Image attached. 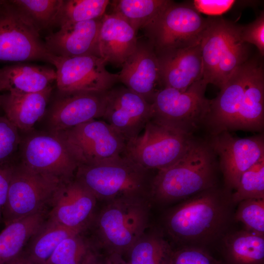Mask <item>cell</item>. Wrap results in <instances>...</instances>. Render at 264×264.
Returning a JSON list of instances; mask_svg holds the SVG:
<instances>
[{
	"label": "cell",
	"mask_w": 264,
	"mask_h": 264,
	"mask_svg": "<svg viewBox=\"0 0 264 264\" xmlns=\"http://www.w3.org/2000/svg\"><path fill=\"white\" fill-rule=\"evenodd\" d=\"M108 91L62 93L50 110L49 121L53 132H64L103 117Z\"/></svg>",
	"instance_id": "cell-18"
},
{
	"label": "cell",
	"mask_w": 264,
	"mask_h": 264,
	"mask_svg": "<svg viewBox=\"0 0 264 264\" xmlns=\"http://www.w3.org/2000/svg\"><path fill=\"white\" fill-rule=\"evenodd\" d=\"M168 264H221L203 249L193 246L173 250Z\"/></svg>",
	"instance_id": "cell-37"
},
{
	"label": "cell",
	"mask_w": 264,
	"mask_h": 264,
	"mask_svg": "<svg viewBox=\"0 0 264 264\" xmlns=\"http://www.w3.org/2000/svg\"><path fill=\"white\" fill-rule=\"evenodd\" d=\"M264 235L248 230L237 232L226 241L227 253L233 264H262Z\"/></svg>",
	"instance_id": "cell-29"
},
{
	"label": "cell",
	"mask_w": 264,
	"mask_h": 264,
	"mask_svg": "<svg viewBox=\"0 0 264 264\" xmlns=\"http://www.w3.org/2000/svg\"><path fill=\"white\" fill-rule=\"evenodd\" d=\"M1 93L0 92V96Z\"/></svg>",
	"instance_id": "cell-44"
},
{
	"label": "cell",
	"mask_w": 264,
	"mask_h": 264,
	"mask_svg": "<svg viewBox=\"0 0 264 264\" xmlns=\"http://www.w3.org/2000/svg\"><path fill=\"white\" fill-rule=\"evenodd\" d=\"M20 142L18 129L4 116H0V166L11 164Z\"/></svg>",
	"instance_id": "cell-36"
},
{
	"label": "cell",
	"mask_w": 264,
	"mask_h": 264,
	"mask_svg": "<svg viewBox=\"0 0 264 264\" xmlns=\"http://www.w3.org/2000/svg\"><path fill=\"white\" fill-rule=\"evenodd\" d=\"M108 258L110 264H130L123 258L122 255L112 253L109 254Z\"/></svg>",
	"instance_id": "cell-43"
},
{
	"label": "cell",
	"mask_w": 264,
	"mask_h": 264,
	"mask_svg": "<svg viewBox=\"0 0 264 264\" xmlns=\"http://www.w3.org/2000/svg\"><path fill=\"white\" fill-rule=\"evenodd\" d=\"M164 88L185 91L202 78L200 44L156 55Z\"/></svg>",
	"instance_id": "cell-22"
},
{
	"label": "cell",
	"mask_w": 264,
	"mask_h": 264,
	"mask_svg": "<svg viewBox=\"0 0 264 264\" xmlns=\"http://www.w3.org/2000/svg\"><path fill=\"white\" fill-rule=\"evenodd\" d=\"M240 27L222 19H211L200 45L202 79L220 88L245 62L247 51Z\"/></svg>",
	"instance_id": "cell-5"
},
{
	"label": "cell",
	"mask_w": 264,
	"mask_h": 264,
	"mask_svg": "<svg viewBox=\"0 0 264 264\" xmlns=\"http://www.w3.org/2000/svg\"><path fill=\"white\" fill-rule=\"evenodd\" d=\"M173 251L160 234L145 232L127 253L130 264H168Z\"/></svg>",
	"instance_id": "cell-30"
},
{
	"label": "cell",
	"mask_w": 264,
	"mask_h": 264,
	"mask_svg": "<svg viewBox=\"0 0 264 264\" xmlns=\"http://www.w3.org/2000/svg\"><path fill=\"white\" fill-rule=\"evenodd\" d=\"M22 160L24 167L62 182L73 179L78 166L64 136L54 132L29 137L23 146Z\"/></svg>",
	"instance_id": "cell-12"
},
{
	"label": "cell",
	"mask_w": 264,
	"mask_h": 264,
	"mask_svg": "<svg viewBox=\"0 0 264 264\" xmlns=\"http://www.w3.org/2000/svg\"><path fill=\"white\" fill-rule=\"evenodd\" d=\"M52 87L35 93L6 92L0 96L4 116L18 129L29 130L44 115Z\"/></svg>",
	"instance_id": "cell-23"
},
{
	"label": "cell",
	"mask_w": 264,
	"mask_h": 264,
	"mask_svg": "<svg viewBox=\"0 0 264 264\" xmlns=\"http://www.w3.org/2000/svg\"><path fill=\"white\" fill-rule=\"evenodd\" d=\"M3 264H35L22 251L18 255Z\"/></svg>",
	"instance_id": "cell-41"
},
{
	"label": "cell",
	"mask_w": 264,
	"mask_h": 264,
	"mask_svg": "<svg viewBox=\"0 0 264 264\" xmlns=\"http://www.w3.org/2000/svg\"><path fill=\"white\" fill-rule=\"evenodd\" d=\"M264 75L261 66L250 61L246 85L235 130L262 132L264 125Z\"/></svg>",
	"instance_id": "cell-25"
},
{
	"label": "cell",
	"mask_w": 264,
	"mask_h": 264,
	"mask_svg": "<svg viewBox=\"0 0 264 264\" xmlns=\"http://www.w3.org/2000/svg\"><path fill=\"white\" fill-rule=\"evenodd\" d=\"M78 233H82L48 219L31 237L23 251L35 264H44L64 240Z\"/></svg>",
	"instance_id": "cell-27"
},
{
	"label": "cell",
	"mask_w": 264,
	"mask_h": 264,
	"mask_svg": "<svg viewBox=\"0 0 264 264\" xmlns=\"http://www.w3.org/2000/svg\"><path fill=\"white\" fill-rule=\"evenodd\" d=\"M53 56L32 22L11 0H0V62L51 64Z\"/></svg>",
	"instance_id": "cell-8"
},
{
	"label": "cell",
	"mask_w": 264,
	"mask_h": 264,
	"mask_svg": "<svg viewBox=\"0 0 264 264\" xmlns=\"http://www.w3.org/2000/svg\"><path fill=\"white\" fill-rule=\"evenodd\" d=\"M46 216L45 209L5 226L0 232V264L11 260L23 250Z\"/></svg>",
	"instance_id": "cell-26"
},
{
	"label": "cell",
	"mask_w": 264,
	"mask_h": 264,
	"mask_svg": "<svg viewBox=\"0 0 264 264\" xmlns=\"http://www.w3.org/2000/svg\"><path fill=\"white\" fill-rule=\"evenodd\" d=\"M51 64L56 68L55 81L61 93L107 91L119 81L118 74L107 71L106 62L95 55L54 56Z\"/></svg>",
	"instance_id": "cell-13"
},
{
	"label": "cell",
	"mask_w": 264,
	"mask_h": 264,
	"mask_svg": "<svg viewBox=\"0 0 264 264\" xmlns=\"http://www.w3.org/2000/svg\"><path fill=\"white\" fill-rule=\"evenodd\" d=\"M63 183L58 178L12 166L6 202L2 217L5 226L46 209Z\"/></svg>",
	"instance_id": "cell-9"
},
{
	"label": "cell",
	"mask_w": 264,
	"mask_h": 264,
	"mask_svg": "<svg viewBox=\"0 0 264 264\" xmlns=\"http://www.w3.org/2000/svg\"><path fill=\"white\" fill-rule=\"evenodd\" d=\"M236 3L233 0H195L192 5L199 13L216 16L225 13Z\"/></svg>",
	"instance_id": "cell-39"
},
{
	"label": "cell",
	"mask_w": 264,
	"mask_h": 264,
	"mask_svg": "<svg viewBox=\"0 0 264 264\" xmlns=\"http://www.w3.org/2000/svg\"><path fill=\"white\" fill-rule=\"evenodd\" d=\"M56 79L55 69L51 67L18 63L0 68V92H38Z\"/></svg>",
	"instance_id": "cell-24"
},
{
	"label": "cell",
	"mask_w": 264,
	"mask_h": 264,
	"mask_svg": "<svg viewBox=\"0 0 264 264\" xmlns=\"http://www.w3.org/2000/svg\"><path fill=\"white\" fill-rule=\"evenodd\" d=\"M211 19H205L192 5L172 1L144 29L156 55L200 44Z\"/></svg>",
	"instance_id": "cell-7"
},
{
	"label": "cell",
	"mask_w": 264,
	"mask_h": 264,
	"mask_svg": "<svg viewBox=\"0 0 264 264\" xmlns=\"http://www.w3.org/2000/svg\"><path fill=\"white\" fill-rule=\"evenodd\" d=\"M143 131L126 143L123 155L151 171H159L174 164L195 140L192 134L153 117Z\"/></svg>",
	"instance_id": "cell-6"
},
{
	"label": "cell",
	"mask_w": 264,
	"mask_h": 264,
	"mask_svg": "<svg viewBox=\"0 0 264 264\" xmlns=\"http://www.w3.org/2000/svg\"><path fill=\"white\" fill-rule=\"evenodd\" d=\"M172 1L169 0H115L112 13L124 19L137 33L154 21Z\"/></svg>",
	"instance_id": "cell-28"
},
{
	"label": "cell",
	"mask_w": 264,
	"mask_h": 264,
	"mask_svg": "<svg viewBox=\"0 0 264 264\" xmlns=\"http://www.w3.org/2000/svg\"><path fill=\"white\" fill-rule=\"evenodd\" d=\"M81 234H76L64 240L44 264H87L96 252Z\"/></svg>",
	"instance_id": "cell-31"
},
{
	"label": "cell",
	"mask_w": 264,
	"mask_h": 264,
	"mask_svg": "<svg viewBox=\"0 0 264 264\" xmlns=\"http://www.w3.org/2000/svg\"><path fill=\"white\" fill-rule=\"evenodd\" d=\"M87 264H110L108 257L103 258L97 253L94 254Z\"/></svg>",
	"instance_id": "cell-42"
},
{
	"label": "cell",
	"mask_w": 264,
	"mask_h": 264,
	"mask_svg": "<svg viewBox=\"0 0 264 264\" xmlns=\"http://www.w3.org/2000/svg\"><path fill=\"white\" fill-rule=\"evenodd\" d=\"M121 67L117 73L119 81L152 104L164 87L157 55L148 40L138 41L135 49Z\"/></svg>",
	"instance_id": "cell-17"
},
{
	"label": "cell",
	"mask_w": 264,
	"mask_h": 264,
	"mask_svg": "<svg viewBox=\"0 0 264 264\" xmlns=\"http://www.w3.org/2000/svg\"><path fill=\"white\" fill-rule=\"evenodd\" d=\"M40 31L56 25L63 0H11Z\"/></svg>",
	"instance_id": "cell-33"
},
{
	"label": "cell",
	"mask_w": 264,
	"mask_h": 264,
	"mask_svg": "<svg viewBox=\"0 0 264 264\" xmlns=\"http://www.w3.org/2000/svg\"><path fill=\"white\" fill-rule=\"evenodd\" d=\"M137 33L122 17L114 13L101 19L97 39V55L106 62L122 66L133 52Z\"/></svg>",
	"instance_id": "cell-21"
},
{
	"label": "cell",
	"mask_w": 264,
	"mask_h": 264,
	"mask_svg": "<svg viewBox=\"0 0 264 264\" xmlns=\"http://www.w3.org/2000/svg\"><path fill=\"white\" fill-rule=\"evenodd\" d=\"M240 37L244 43L255 45L261 55L264 54V14L260 15L252 22L240 27Z\"/></svg>",
	"instance_id": "cell-38"
},
{
	"label": "cell",
	"mask_w": 264,
	"mask_h": 264,
	"mask_svg": "<svg viewBox=\"0 0 264 264\" xmlns=\"http://www.w3.org/2000/svg\"><path fill=\"white\" fill-rule=\"evenodd\" d=\"M235 218L247 230L264 235V198H251L239 203Z\"/></svg>",
	"instance_id": "cell-35"
},
{
	"label": "cell",
	"mask_w": 264,
	"mask_h": 264,
	"mask_svg": "<svg viewBox=\"0 0 264 264\" xmlns=\"http://www.w3.org/2000/svg\"><path fill=\"white\" fill-rule=\"evenodd\" d=\"M216 185V154L209 143L195 139L178 161L153 176L150 200L163 203L176 201Z\"/></svg>",
	"instance_id": "cell-1"
},
{
	"label": "cell",
	"mask_w": 264,
	"mask_h": 264,
	"mask_svg": "<svg viewBox=\"0 0 264 264\" xmlns=\"http://www.w3.org/2000/svg\"><path fill=\"white\" fill-rule=\"evenodd\" d=\"M251 198H264V157L242 174L231 196L235 203Z\"/></svg>",
	"instance_id": "cell-34"
},
{
	"label": "cell",
	"mask_w": 264,
	"mask_h": 264,
	"mask_svg": "<svg viewBox=\"0 0 264 264\" xmlns=\"http://www.w3.org/2000/svg\"><path fill=\"white\" fill-rule=\"evenodd\" d=\"M145 198H121L106 202L93 219L99 244L109 254L127 253L148 227L149 202Z\"/></svg>",
	"instance_id": "cell-4"
},
{
	"label": "cell",
	"mask_w": 264,
	"mask_h": 264,
	"mask_svg": "<svg viewBox=\"0 0 264 264\" xmlns=\"http://www.w3.org/2000/svg\"><path fill=\"white\" fill-rule=\"evenodd\" d=\"M152 115V104L127 88H112L108 91L103 118L126 143L140 133Z\"/></svg>",
	"instance_id": "cell-15"
},
{
	"label": "cell",
	"mask_w": 264,
	"mask_h": 264,
	"mask_svg": "<svg viewBox=\"0 0 264 264\" xmlns=\"http://www.w3.org/2000/svg\"><path fill=\"white\" fill-rule=\"evenodd\" d=\"M97 200L75 178L63 182L51 201L48 219L82 233L93 221Z\"/></svg>",
	"instance_id": "cell-16"
},
{
	"label": "cell",
	"mask_w": 264,
	"mask_h": 264,
	"mask_svg": "<svg viewBox=\"0 0 264 264\" xmlns=\"http://www.w3.org/2000/svg\"><path fill=\"white\" fill-rule=\"evenodd\" d=\"M101 19L61 25L58 30L45 37L44 43L46 49L53 56L59 57L98 56Z\"/></svg>",
	"instance_id": "cell-20"
},
{
	"label": "cell",
	"mask_w": 264,
	"mask_h": 264,
	"mask_svg": "<svg viewBox=\"0 0 264 264\" xmlns=\"http://www.w3.org/2000/svg\"><path fill=\"white\" fill-rule=\"evenodd\" d=\"M124 155L93 165H78L74 178L97 200L105 202L121 198L150 199L153 176Z\"/></svg>",
	"instance_id": "cell-3"
},
{
	"label": "cell",
	"mask_w": 264,
	"mask_h": 264,
	"mask_svg": "<svg viewBox=\"0 0 264 264\" xmlns=\"http://www.w3.org/2000/svg\"><path fill=\"white\" fill-rule=\"evenodd\" d=\"M226 198L216 187L204 190L173 208L165 220L175 240L196 243L215 238L225 226L228 215Z\"/></svg>",
	"instance_id": "cell-2"
},
{
	"label": "cell",
	"mask_w": 264,
	"mask_h": 264,
	"mask_svg": "<svg viewBox=\"0 0 264 264\" xmlns=\"http://www.w3.org/2000/svg\"><path fill=\"white\" fill-rule=\"evenodd\" d=\"M108 0H63L56 25L101 19L110 3Z\"/></svg>",
	"instance_id": "cell-32"
},
{
	"label": "cell",
	"mask_w": 264,
	"mask_h": 264,
	"mask_svg": "<svg viewBox=\"0 0 264 264\" xmlns=\"http://www.w3.org/2000/svg\"><path fill=\"white\" fill-rule=\"evenodd\" d=\"M79 165H93L124 154L126 142L105 121L92 120L58 132Z\"/></svg>",
	"instance_id": "cell-11"
},
{
	"label": "cell",
	"mask_w": 264,
	"mask_h": 264,
	"mask_svg": "<svg viewBox=\"0 0 264 264\" xmlns=\"http://www.w3.org/2000/svg\"><path fill=\"white\" fill-rule=\"evenodd\" d=\"M207 84L202 78L184 91L164 88L152 104V117L192 134L204 124L209 111L210 100L205 97Z\"/></svg>",
	"instance_id": "cell-10"
},
{
	"label": "cell",
	"mask_w": 264,
	"mask_h": 264,
	"mask_svg": "<svg viewBox=\"0 0 264 264\" xmlns=\"http://www.w3.org/2000/svg\"><path fill=\"white\" fill-rule=\"evenodd\" d=\"M11 164L0 166V220L6 202L8 190L12 170Z\"/></svg>",
	"instance_id": "cell-40"
},
{
	"label": "cell",
	"mask_w": 264,
	"mask_h": 264,
	"mask_svg": "<svg viewBox=\"0 0 264 264\" xmlns=\"http://www.w3.org/2000/svg\"><path fill=\"white\" fill-rule=\"evenodd\" d=\"M250 61L245 62L220 88V93L210 100L204 124L212 135L235 130L246 85Z\"/></svg>",
	"instance_id": "cell-19"
},
{
	"label": "cell",
	"mask_w": 264,
	"mask_h": 264,
	"mask_svg": "<svg viewBox=\"0 0 264 264\" xmlns=\"http://www.w3.org/2000/svg\"><path fill=\"white\" fill-rule=\"evenodd\" d=\"M209 143L219 156L225 184L229 189L235 190L242 174L264 157L262 134L242 138L224 131L213 135Z\"/></svg>",
	"instance_id": "cell-14"
}]
</instances>
